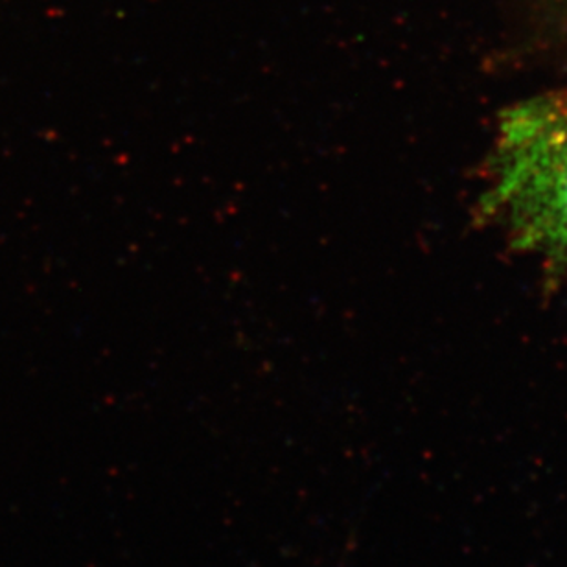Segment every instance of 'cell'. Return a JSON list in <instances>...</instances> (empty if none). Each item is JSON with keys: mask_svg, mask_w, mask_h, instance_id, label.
<instances>
[{"mask_svg": "<svg viewBox=\"0 0 567 567\" xmlns=\"http://www.w3.org/2000/svg\"><path fill=\"white\" fill-rule=\"evenodd\" d=\"M485 168L483 210L514 246L567 257V89L505 111Z\"/></svg>", "mask_w": 567, "mask_h": 567, "instance_id": "obj_1", "label": "cell"}]
</instances>
